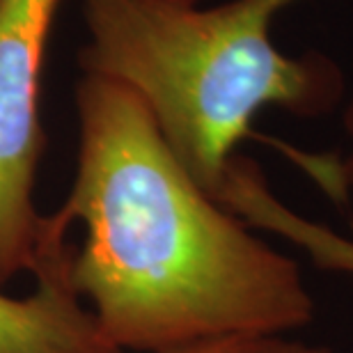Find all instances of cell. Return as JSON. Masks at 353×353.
<instances>
[{
	"label": "cell",
	"mask_w": 353,
	"mask_h": 353,
	"mask_svg": "<svg viewBox=\"0 0 353 353\" xmlns=\"http://www.w3.org/2000/svg\"><path fill=\"white\" fill-rule=\"evenodd\" d=\"M79 163L55 211L81 228L69 280L122 353L236 335H292L314 319L301 266L209 195L129 90L85 74Z\"/></svg>",
	"instance_id": "obj_1"
},
{
	"label": "cell",
	"mask_w": 353,
	"mask_h": 353,
	"mask_svg": "<svg viewBox=\"0 0 353 353\" xmlns=\"http://www.w3.org/2000/svg\"><path fill=\"white\" fill-rule=\"evenodd\" d=\"M296 0H81L85 74L129 90L190 176L218 195L239 143L266 108L323 115L344 81L319 53L289 55L271 23Z\"/></svg>",
	"instance_id": "obj_2"
},
{
	"label": "cell",
	"mask_w": 353,
	"mask_h": 353,
	"mask_svg": "<svg viewBox=\"0 0 353 353\" xmlns=\"http://www.w3.org/2000/svg\"><path fill=\"white\" fill-rule=\"evenodd\" d=\"M60 0H0V289L32 273L46 214L34 204L44 133L39 81Z\"/></svg>",
	"instance_id": "obj_3"
},
{
	"label": "cell",
	"mask_w": 353,
	"mask_h": 353,
	"mask_svg": "<svg viewBox=\"0 0 353 353\" xmlns=\"http://www.w3.org/2000/svg\"><path fill=\"white\" fill-rule=\"evenodd\" d=\"M69 230L46 214L34 287L26 296L0 289V353H122L69 280Z\"/></svg>",
	"instance_id": "obj_4"
},
{
	"label": "cell",
	"mask_w": 353,
	"mask_h": 353,
	"mask_svg": "<svg viewBox=\"0 0 353 353\" xmlns=\"http://www.w3.org/2000/svg\"><path fill=\"white\" fill-rule=\"evenodd\" d=\"M216 200L252 230L296 245L316 266L353 278V239L289 209L252 161L241 157L232 161Z\"/></svg>",
	"instance_id": "obj_5"
},
{
	"label": "cell",
	"mask_w": 353,
	"mask_h": 353,
	"mask_svg": "<svg viewBox=\"0 0 353 353\" xmlns=\"http://www.w3.org/2000/svg\"><path fill=\"white\" fill-rule=\"evenodd\" d=\"M163 353H333L319 344H307L292 335H236L195 342Z\"/></svg>",
	"instance_id": "obj_6"
},
{
	"label": "cell",
	"mask_w": 353,
	"mask_h": 353,
	"mask_svg": "<svg viewBox=\"0 0 353 353\" xmlns=\"http://www.w3.org/2000/svg\"><path fill=\"white\" fill-rule=\"evenodd\" d=\"M342 129L347 136V150L335 165V195L347 214V234L353 239V99L342 112Z\"/></svg>",
	"instance_id": "obj_7"
},
{
	"label": "cell",
	"mask_w": 353,
	"mask_h": 353,
	"mask_svg": "<svg viewBox=\"0 0 353 353\" xmlns=\"http://www.w3.org/2000/svg\"><path fill=\"white\" fill-rule=\"evenodd\" d=\"M179 3H197V0H179Z\"/></svg>",
	"instance_id": "obj_8"
}]
</instances>
